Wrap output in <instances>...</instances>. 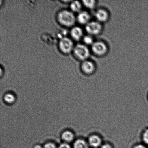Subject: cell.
<instances>
[{
  "label": "cell",
  "mask_w": 148,
  "mask_h": 148,
  "mask_svg": "<svg viewBox=\"0 0 148 148\" xmlns=\"http://www.w3.org/2000/svg\"><path fill=\"white\" fill-rule=\"evenodd\" d=\"M58 148H71V147L67 143H64L60 144Z\"/></svg>",
  "instance_id": "44dd1931"
},
{
  "label": "cell",
  "mask_w": 148,
  "mask_h": 148,
  "mask_svg": "<svg viewBox=\"0 0 148 148\" xmlns=\"http://www.w3.org/2000/svg\"><path fill=\"white\" fill-rule=\"evenodd\" d=\"M72 38L75 41H79L84 37V32L82 29L79 27H74L70 31Z\"/></svg>",
  "instance_id": "30bf717a"
},
{
  "label": "cell",
  "mask_w": 148,
  "mask_h": 148,
  "mask_svg": "<svg viewBox=\"0 0 148 148\" xmlns=\"http://www.w3.org/2000/svg\"><path fill=\"white\" fill-rule=\"evenodd\" d=\"M81 68L82 72L85 75H92L95 70V66L94 64L91 61L88 60L82 62Z\"/></svg>",
  "instance_id": "52a82bcc"
},
{
  "label": "cell",
  "mask_w": 148,
  "mask_h": 148,
  "mask_svg": "<svg viewBox=\"0 0 148 148\" xmlns=\"http://www.w3.org/2000/svg\"><path fill=\"white\" fill-rule=\"evenodd\" d=\"M132 148H148L143 143H137L135 144Z\"/></svg>",
  "instance_id": "ffe728a7"
},
{
  "label": "cell",
  "mask_w": 148,
  "mask_h": 148,
  "mask_svg": "<svg viewBox=\"0 0 148 148\" xmlns=\"http://www.w3.org/2000/svg\"><path fill=\"white\" fill-rule=\"evenodd\" d=\"M95 16L97 21L101 23L107 21L109 17L108 12L103 9L101 8L97 10Z\"/></svg>",
  "instance_id": "9c48e42d"
},
{
  "label": "cell",
  "mask_w": 148,
  "mask_h": 148,
  "mask_svg": "<svg viewBox=\"0 0 148 148\" xmlns=\"http://www.w3.org/2000/svg\"><path fill=\"white\" fill-rule=\"evenodd\" d=\"M62 139L66 143H70L73 141L75 139L73 133L70 130H66L64 132L62 135Z\"/></svg>",
  "instance_id": "4fadbf2b"
},
{
  "label": "cell",
  "mask_w": 148,
  "mask_h": 148,
  "mask_svg": "<svg viewBox=\"0 0 148 148\" xmlns=\"http://www.w3.org/2000/svg\"><path fill=\"white\" fill-rule=\"evenodd\" d=\"M112 143L109 141H104L100 148H114Z\"/></svg>",
  "instance_id": "ac0fdd59"
},
{
  "label": "cell",
  "mask_w": 148,
  "mask_h": 148,
  "mask_svg": "<svg viewBox=\"0 0 148 148\" xmlns=\"http://www.w3.org/2000/svg\"></svg>",
  "instance_id": "cb8c5ba5"
},
{
  "label": "cell",
  "mask_w": 148,
  "mask_h": 148,
  "mask_svg": "<svg viewBox=\"0 0 148 148\" xmlns=\"http://www.w3.org/2000/svg\"><path fill=\"white\" fill-rule=\"evenodd\" d=\"M82 3L79 1H72L70 4V9L72 12L79 13L82 11Z\"/></svg>",
  "instance_id": "7c38bea8"
},
{
  "label": "cell",
  "mask_w": 148,
  "mask_h": 148,
  "mask_svg": "<svg viewBox=\"0 0 148 148\" xmlns=\"http://www.w3.org/2000/svg\"><path fill=\"white\" fill-rule=\"evenodd\" d=\"M101 23L98 21H90L85 26V30L88 35L91 36L99 34L102 31Z\"/></svg>",
  "instance_id": "5b68a950"
},
{
  "label": "cell",
  "mask_w": 148,
  "mask_h": 148,
  "mask_svg": "<svg viewBox=\"0 0 148 148\" xmlns=\"http://www.w3.org/2000/svg\"><path fill=\"white\" fill-rule=\"evenodd\" d=\"M86 139H77L74 143L73 148H90Z\"/></svg>",
  "instance_id": "8fae6325"
},
{
  "label": "cell",
  "mask_w": 148,
  "mask_h": 148,
  "mask_svg": "<svg viewBox=\"0 0 148 148\" xmlns=\"http://www.w3.org/2000/svg\"><path fill=\"white\" fill-rule=\"evenodd\" d=\"M43 148H57L56 145L53 143H46L43 146Z\"/></svg>",
  "instance_id": "d6986e66"
},
{
  "label": "cell",
  "mask_w": 148,
  "mask_h": 148,
  "mask_svg": "<svg viewBox=\"0 0 148 148\" xmlns=\"http://www.w3.org/2000/svg\"><path fill=\"white\" fill-rule=\"evenodd\" d=\"M82 40L84 43V44H85L86 45H92L94 42L92 36L88 34L84 36Z\"/></svg>",
  "instance_id": "e0dca14e"
},
{
  "label": "cell",
  "mask_w": 148,
  "mask_h": 148,
  "mask_svg": "<svg viewBox=\"0 0 148 148\" xmlns=\"http://www.w3.org/2000/svg\"><path fill=\"white\" fill-rule=\"evenodd\" d=\"M73 53L75 59L82 62L88 60L90 56L89 49L83 44L76 45L74 48Z\"/></svg>",
  "instance_id": "7a4b0ae2"
},
{
  "label": "cell",
  "mask_w": 148,
  "mask_h": 148,
  "mask_svg": "<svg viewBox=\"0 0 148 148\" xmlns=\"http://www.w3.org/2000/svg\"><path fill=\"white\" fill-rule=\"evenodd\" d=\"M82 4L86 8L89 9H93L96 6L97 3L96 1L94 0H90V1L84 0L82 1Z\"/></svg>",
  "instance_id": "5bb4252c"
},
{
  "label": "cell",
  "mask_w": 148,
  "mask_h": 148,
  "mask_svg": "<svg viewBox=\"0 0 148 148\" xmlns=\"http://www.w3.org/2000/svg\"><path fill=\"white\" fill-rule=\"evenodd\" d=\"M58 45L61 53L64 55L69 54L73 52L75 47L71 39L66 37L61 38Z\"/></svg>",
  "instance_id": "3957f363"
},
{
  "label": "cell",
  "mask_w": 148,
  "mask_h": 148,
  "mask_svg": "<svg viewBox=\"0 0 148 148\" xmlns=\"http://www.w3.org/2000/svg\"><path fill=\"white\" fill-rule=\"evenodd\" d=\"M56 19L60 25L67 27H73L77 20L74 13L67 10L59 11L56 16Z\"/></svg>",
  "instance_id": "6da1fadb"
},
{
  "label": "cell",
  "mask_w": 148,
  "mask_h": 148,
  "mask_svg": "<svg viewBox=\"0 0 148 148\" xmlns=\"http://www.w3.org/2000/svg\"><path fill=\"white\" fill-rule=\"evenodd\" d=\"M34 148H43V147L40 145H36L34 146Z\"/></svg>",
  "instance_id": "7402d4cb"
},
{
  "label": "cell",
  "mask_w": 148,
  "mask_h": 148,
  "mask_svg": "<svg viewBox=\"0 0 148 148\" xmlns=\"http://www.w3.org/2000/svg\"></svg>",
  "instance_id": "603a6c76"
},
{
  "label": "cell",
  "mask_w": 148,
  "mask_h": 148,
  "mask_svg": "<svg viewBox=\"0 0 148 148\" xmlns=\"http://www.w3.org/2000/svg\"><path fill=\"white\" fill-rule=\"evenodd\" d=\"M141 141L143 144L148 146V128L145 129L141 133Z\"/></svg>",
  "instance_id": "2e32d148"
},
{
  "label": "cell",
  "mask_w": 148,
  "mask_h": 148,
  "mask_svg": "<svg viewBox=\"0 0 148 148\" xmlns=\"http://www.w3.org/2000/svg\"><path fill=\"white\" fill-rule=\"evenodd\" d=\"M91 16L89 13L85 11H82L78 13L76 17L77 21L79 24L86 25L90 21Z\"/></svg>",
  "instance_id": "ba28073f"
},
{
  "label": "cell",
  "mask_w": 148,
  "mask_h": 148,
  "mask_svg": "<svg viewBox=\"0 0 148 148\" xmlns=\"http://www.w3.org/2000/svg\"><path fill=\"white\" fill-rule=\"evenodd\" d=\"M86 140L90 147L92 148H100L104 141L102 136L97 133H91Z\"/></svg>",
  "instance_id": "277c9868"
},
{
  "label": "cell",
  "mask_w": 148,
  "mask_h": 148,
  "mask_svg": "<svg viewBox=\"0 0 148 148\" xmlns=\"http://www.w3.org/2000/svg\"><path fill=\"white\" fill-rule=\"evenodd\" d=\"M91 50L96 56H101L106 54L108 51L107 45L102 41L94 42L91 45Z\"/></svg>",
  "instance_id": "8992f818"
},
{
  "label": "cell",
  "mask_w": 148,
  "mask_h": 148,
  "mask_svg": "<svg viewBox=\"0 0 148 148\" xmlns=\"http://www.w3.org/2000/svg\"><path fill=\"white\" fill-rule=\"evenodd\" d=\"M4 100L7 103L11 104L14 102L16 97L14 94L8 93L5 94L4 96Z\"/></svg>",
  "instance_id": "9a60e30c"
}]
</instances>
